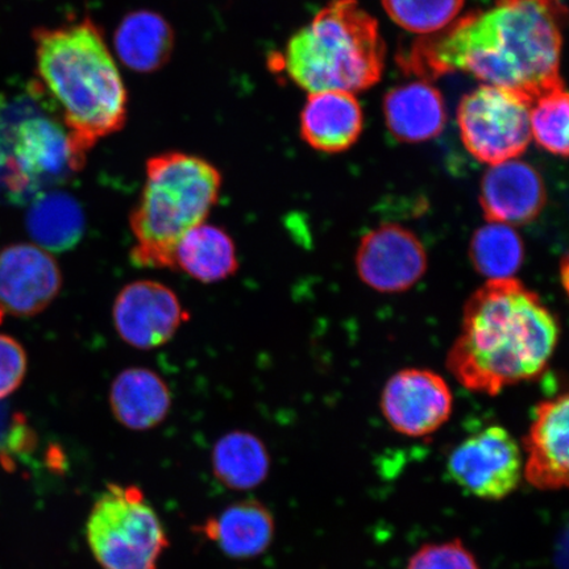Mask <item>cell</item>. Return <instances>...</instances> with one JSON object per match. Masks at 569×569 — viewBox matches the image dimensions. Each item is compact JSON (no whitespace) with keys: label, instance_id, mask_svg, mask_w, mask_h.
<instances>
[{"label":"cell","instance_id":"cell-13","mask_svg":"<svg viewBox=\"0 0 569 569\" xmlns=\"http://www.w3.org/2000/svg\"><path fill=\"white\" fill-rule=\"evenodd\" d=\"M568 403L566 393L540 402L523 438V476L539 490L568 487Z\"/></svg>","mask_w":569,"mask_h":569},{"label":"cell","instance_id":"cell-4","mask_svg":"<svg viewBox=\"0 0 569 569\" xmlns=\"http://www.w3.org/2000/svg\"><path fill=\"white\" fill-rule=\"evenodd\" d=\"M223 177L199 156L170 151L147 161L146 181L130 213L134 266L174 270L178 243L216 208Z\"/></svg>","mask_w":569,"mask_h":569},{"label":"cell","instance_id":"cell-24","mask_svg":"<svg viewBox=\"0 0 569 569\" xmlns=\"http://www.w3.org/2000/svg\"><path fill=\"white\" fill-rule=\"evenodd\" d=\"M469 258L488 280L511 279L525 261L523 240L513 227L488 222L473 233Z\"/></svg>","mask_w":569,"mask_h":569},{"label":"cell","instance_id":"cell-27","mask_svg":"<svg viewBox=\"0 0 569 569\" xmlns=\"http://www.w3.org/2000/svg\"><path fill=\"white\" fill-rule=\"evenodd\" d=\"M407 569H480L475 555L460 539L422 546L409 560Z\"/></svg>","mask_w":569,"mask_h":569},{"label":"cell","instance_id":"cell-14","mask_svg":"<svg viewBox=\"0 0 569 569\" xmlns=\"http://www.w3.org/2000/svg\"><path fill=\"white\" fill-rule=\"evenodd\" d=\"M546 201L543 178L528 162L515 159L496 163L482 177L480 204L488 222L511 227L531 223Z\"/></svg>","mask_w":569,"mask_h":569},{"label":"cell","instance_id":"cell-15","mask_svg":"<svg viewBox=\"0 0 569 569\" xmlns=\"http://www.w3.org/2000/svg\"><path fill=\"white\" fill-rule=\"evenodd\" d=\"M68 170H78V167L67 132L42 120L19 128L6 182L13 196L44 187Z\"/></svg>","mask_w":569,"mask_h":569},{"label":"cell","instance_id":"cell-11","mask_svg":"<svg viewBox=\"0 0 569 569\" xmlns=\"http://www.w3.org/2000/svg\"><path fill=\"white\" fill-rule=\"evenodd\" d=\"M360 280L380 293H402L422 279L427 253L417 234L407 227L387 223L361 238L356 252Z\"/></svg>","mask_w":569,"mask_h":569},{"label":"cell","instance_id":"cell-8","mask_svg":"<svg viewBox=\"0 0 569 569\" xmlns=\"http://www.w3.org/2000/svg\"><path fill=\"white\" fill-rule=\"evenodd\" d=\"M447 471L466 492L500 501L518 488L523 476L521 447L500 426H490L462 440L447 461Z\"/></svg>","mask_w":569,"mask_h":569},{"label":"cell","instance_id":"cell-10","mask_svg":"<svg viewBox=\"0 0 569 569\" xmlns=\"http://www.w3.org/2000/svg\"><path fill=\"white\" fill-rule=\"evenodd\" d=\"M450 387L436 372L409 368L391 376L381 395V410L397 432L411 438L430 436L452 415Z\"/></svg>","mask_w":569,"mask_h":569},{"label":"cell","instance_id":"cell-2","mask_svg":"<svg viewBox=\"0 0 569 569\" xmlns=\"http://www.w3.org/2000/svg\"><path fill=\"white\" fill-rule=\"evenodd\" d=\"M558 340V320L537 293L515 277L488 280L465 306L447 368L468 390L497 396L538 379Z\"/></svg>","mask_w":569,"mask_h":569},{"label":"cell","instance_id":"cell-6","mask_svg":"<svg viewBox=\"0 0 569 569\" xmlns=\"http://www.w3.org/2000/svg\"><path fill=\"white\" fill-rule=\"evenodd\" d=\"M90 550L102 569H158L169 546L166 529L139 487L110 483L88 523Z\"/></svg>","mask_w":569,"mask_h":569},{"label":"cell","instance_id":"cell-28","mask_svg":"<svg viewBox=\"0 0 569 569\" xmlns=\"http://www.w3.org/2000/svg\"><path fill=\"white\" fill-rule=\"evenodd\" d=\"M28 360L17 339L0 333V401L16 393L24 381Z\"/></svg>","mask_w":569,"mask_h":569},{"label":"cell","instance_id":"cell-18","mask_svg":"<svg viewBox=\"0 0 569 569\" xmlns=\"http://www.w3.org/2000/svg\"><path fill=\"white\" fill-rule=\"evenodd\" d=\"M383 112L391 134L405 142L439 137L447 120L442 94L423 81L390 90L383 99Z\"/></svg>","mask_w":569,"mask_h":569},{"label":"cell","instance_id":"cell-17","mask_svg":"<svg viewBox=\"0 0 569 569\" xmlns=\"http://www.w3.org/2000/svg\"><path fill=\"white\" fill-rule=\"evenodd\" d=\"M109 401L112 416L126 429L148 431L166 421L172 408V393L159 373L134 367L113 379Z\"/></svg>","mask_w":569,"mask_h":569},{"label":"cell","instance_id":"cell-5","mask_svg":"<svg viewBox=\"0 0 569 569\" xmlns=\"http://www.w3.org/2000/svg\"><path fill=\"white\" fill-rule=\"evenodd\" d=\"M281 66L290 80L310 94H353L381 80L386 42L376 19L358 0H332L288 41Z\"/></svg>","mask_w":569,"mask_h":569},{"label":"cell","instance_id":"cell-7","mask_svg":"<svg viewBox=\"0 0 569 569\" xmlns=\"http://www.w3.org/2000/svg\"><path fill=\"white\" fill-rule=\"evenodd\" d=\"M531 104L516 91L482 84L460 102L462 144L488 166L518 159L531 141Z\"/></svg>","mask_w":569,"mask_h":569},{"label":"cell","instance_id":"cell-12","mask_svg":"<svg viewBox=\"0 0 569 569\" xmlns=\"http://www.w3.org/2000/svg\"><path fill=\"white\" fill-rule=\"evenodd\" d=\"M62 289L59 262L39 246L19 243L0 251V310L31 318L51 306Z\"/></svg>","mask_w":569,"mask_h":569},{"label":"cell","instance_id":"cell-25","mask_svg":"<svg viewBox=\"0 0 569 569\" xmlns=\"http://www.w3.org/2000/svg\"><path fill=\"white\" fill-rule=\"evenodd\" d=\"M568 94L565 84L547 91L530 109L531 139L555 156H568Z\"/></svg>","mask_w":569,"mask_h":569},{"label":"cell","instance_id":"cell-23","mask_svg":"<svg viewBox=\"0 0 569 569\" xmlns=\"http://www.w3.org/2000/svg\"><path fill=\"white\" fill-rule=\"evenodd\" d=\"M26 226L36 246L51 253L63 252L82 239L84 216L73 197L52 191L34 199Z\"/></svg>","mask_w":569,"mask_h":569},{"label":"cell","instance_id":"cell-16","mask_svg":"<svg viewBox=\"0 0 569 569\" xmlns=\"http://www.w3.org/2000/svg\"><path fill=\"white\" fill-rule=\"evenodd\" d=\"M365 124L361 106L351 92H312L301 113L302 139L325 153L347 151Z\"/></svg>","mask_w":569,"mask_h":569},{"label":"cell","instance_id":"cell-21","mask_svg":"<svg viewBox=\"0 0 569 569\" xmlns=\"http://www.w3.org/2000/svg\"><path fill=\"white\" fill-rule=\"evenodd\" d=\"M173 46L172 28L153 11L128 13L116 32L119 60L138 73H152L166 66Z\"/></svg>","mask_w":569,"mask_h":569},{"label":"cell","instance_id":"cell-1","mask_svg":"<svg viewBox=\"0 0 569 569\" xmlns=\"http://www.w3.org/2000/svg\"><path fill=\"white\" fill-rule=\"evenodd\" d=\"M565 16L559 0H496L492 9L469 13L416 42L403 67L430 80L465 71L533 102L563 84Z\"/></svg>","mask_w":569,"mask_h":569},{"label":"cell","instance_id":"cell-29","mask_svg":"<svg viewBox=\"0 0 569 569\" xmlns=\"http://www.w3.org/2000/svg\"><path fill=\"white\" fill-rule=\"evenodd\" d=\"M568 262H567V258H565L563 262H561V277H563V287L567 289V284H568V280H567V276H568Z\"/></svg>","mask_w":569,"mask_h":569},{"label":"cell","instance_id":"cell-26","mask_svg":"<svg viewBox=\"0 0 569 569\" xmlns=\"http://www.w3.org/2000/svg\"><path fill=\"white\" fill-rule=\"evenodd\" d=\"M382 4L390 19L403 30L431 36L458 19L465 0H382Z\"/></svg>","mask_w":569,"mask_h":569},{"label":"cell","instance_id":"cell-19","mask_svg":"<svg viewBox=\"0 0 569 569\" xmlns=\"http://www.w3.org/2000/svg\"><path fill=\"white\" fill-rule=\"evenodd\" d=\"M206 536L227 557L246 560L260 557L274 538V519L264 503L243 500L230 505L204 525Z\"/></svg>","mask_w":569,"mask_h":569},{"label":"cell","instance_id":"cell-22","mask_svg":"<svg viewBox=\"0 0 569 569\" xmlns=\"http://www.w3.org/2000/svg\"><path fill=\"white\" fill-rule=\"evenodd\" d=\"M211 467L224 487L251 490L268 478L270 457L266 445L254 433L231 431L213 446Z\"/></svg>","mask_w":569,"mask_h":569},{"label":"cell","instance_id":"cell-3","mask_svg":"<svg viewBox=\"0 0 569 569\" xmlns=\"http://www.w3.org/2000/svg\"><path fill=\"white\" fill-rule=\"evenodd\" d=\"M33 38L41 87L60 113L81 169L90 149L127 122L122 73L102 31L90 19L40 28Z\"/></svg>","mask_w":569,"mask_h":569},{"label":"cell","instance_id":"cell-9","mask_svg":"<svg viewBox=\"0 0 569 569\" xmlns=\"http://www.w3.org/2000/svg\"><path fill=\"white\" fill-rule=\"evenodd\" d=\"M189 319V311L174 291L153 280L127 283L112 305V322L119 338L141 351L169 343Z\"/></svg>","mask_w":569,"mask_h":569},{"label":"cell","instance_id":"cell-20","mask_svg":"<svg viewBox=\"0 0 569 569\" xmlns=\"http://www.w3.org/2000/svg\"><path fill=\"white\" fill-rule=\"evenodd\" d=\"M239 266L231 234L223 227L206 222L184 234L174 252V272L206 284L230 279Z\"/></svg>","mask_w":569,"mask_h":569}]
</instances>
